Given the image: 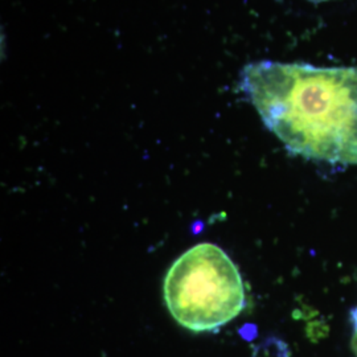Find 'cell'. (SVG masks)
<instances>
[{
	"label": "cell",
	"instance_id": "3957f363",
	"mask_svg": "<svg viewBox=\"0 0 357 357\" xmlns=\"http://www.w3.org/2000/svg\"><path fill=\"white\" fill-rule=\"evenodd\" d=\"M252 357H290V351L282 340L268 339L255 348Z\"/></svg>",
	"mask_w": 357,
	"mask_h": 357
},
{
	"label": "cell",
	"instance_id": "7a4b0ae2",
	"mask_svg": "<svg viewBox=\"0 0 357 357\" xmlns=\"http://www.w3.org/2000/svg\"><path fill=\"white\" fill-rule=\"evenodd\" d=\"M163 290L174 319L193 332L218 330L245 306L241 274L213 243L195 245L180 255L167 273Z\"/></svg>",
	"mask_w": 357,
	"mask_h": 357
},
{
	"label": "cell",
	"instance_id": "6da1fadb",
	"mask_svg": "<svg viewBox=\"0 0 357 357\" xmlns=\"http://www.w3.org/2000/svg\"><path fill=\"white\" fill-rule=\"evenodd\" d=\"M241 88L266 128L295 155L357 166V68L258 61Z\"/></svg>",
	"mask_w": 357,
	"mask_h": 357
},
{
	"label": "cell",
	"instance_id": "5b68a950",
	"mask_svg": "<svg viewBox=\"0 0 357 357\" xmlns=\"http://www.w3.org/2000/svg\"><path fill=\"white\" fill-rule=\"evenodd\" d=\"M310 1H314V3H323V1H330V0H310Z\"/></svg>",
	"mask_w": 357,
	"mask_h": 357
},
{
	"label": "cell",
	"instance_id": "277c9868",
	"mask_svg": "<svg viewBox=\"0 0 357 357\" xmlns=\"http://www.w3.org/2000/svg\"><path fill=\"white\" fill-rule=\"evenodd\" d=\"M351 344H352V351H354L355 356L357 357V307L352 315V342H351Z\"/></svg>",
	"mask_w": 357,
	"mask_h": 357
}]
</instances>
